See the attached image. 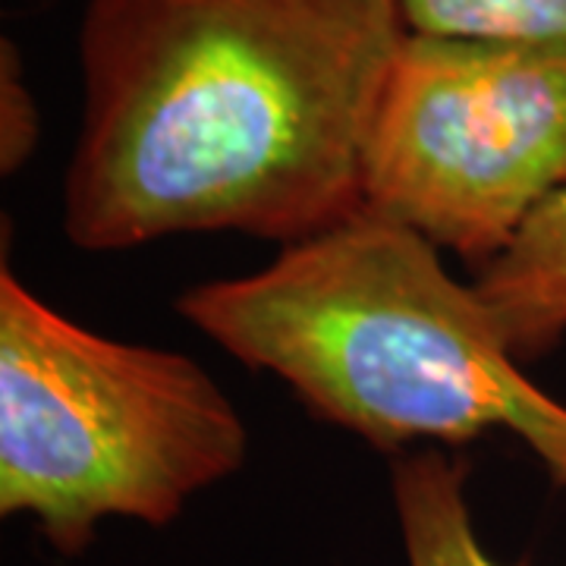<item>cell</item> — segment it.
Instances as JSON below:
<instances>
[{"instance_id":"obj_4","label":"cell","mask_w":566,"mask_h":566,"mask_svg":"<svg viewBox=\"0 0 566 566\" xmlns=\"http://www.w3.org/2000/svg\"><path fill=\"white\" fill-rule=\"evenodd\" d=\"M566 189V44L409 32L363 164V208L475 271Z\"/></svg>"},{"instance_id":"obj_3","label":"cell","mask_w":566,"mask_h":566,"mask_svg":"<svg viewBox=\"0 0 566 566\" xmlns=\"http://www.w3.org/2000/svg\"><path fill=\"white\" fill-rule=\"evenodd\" d=\"M245 457L249 428L205 365L98 334L0 268L3 516L80 557L104 520L170 526Z\"/></svg>"},{"instance_id":"obj_6","label":"cell","mask_w":566,"mask_h":566,"mask_svg":"<svg viewBox=\"0 0 566 566\" xmlns=\"http://www.w3.org/2000/svg\"><path fill=\"white\" fill-rule=\"evenodd\" d=\"M469 463L441 447L406 450L390 460V494L409 566L497 564L472 523Z\"/></svg>"},{"instance_id":"obj_2","label":"cell","mask_w":566,"mask_h":566,"mask_svg":"<svg viewBox=\"0 0 566 566\" xmlns=\"http://www.w3.org/2000/svg\"><path fill=\"white\" fill-rule=\"evenodd\" d=\"M177 312L381 453L504 431L566 488V403L528 381L475 283L385 214L363 208L252 274L196 283Z\"/></svg>"},{"instance_id":"obj_5","label":"cell","mask_w":566,"mask_h":566,"mask_svg":"<svg viewBox=\"0 0 566 566\" xmlns=\"http://www.w3.org/2000/svg\"><path fill=\"white\" fill-rule=\"evenodd\" d=\"M475 274L472 283L520 363H538L564 344L566 189L551 196L516 240Z\"/></svg>"},{"instance_id":"obj_1","label":"cell","mask_w":566,"mask_h":566,"mask_svg":"<svg viewBox=\"0 0 566 566\" xmlns=\"http://www.w3.org/2000/svg\"><path fill=\"white\" fill-rule=\"evenodd\" d=\"M400 0H88L61 223L82 252L293 245L363 211Z\"/></svg>"},{"instance_id":"obj_7","label":"cell","mask_w":566,"mask_h":566,"mask_svg":"<svg viewBox=\"0 0 566 566\" xmlns=\"http://www.w3.org/2000/svg\"><path fill=\"white\" fill-rule=\"evenodd\" d=\"M409 32L566 44V0H400Z\"/></svg>"},{"instance_id":"obj_8","label":"cell","mask_w":566,"mask_h":566,"mask_svg":"<svg viewBox=\"0 0 566 566\" xmlns=\"http://www.w3.org/2000/svg\"><path fill=\"white\" fill-rule=\"evenodd\" d=\"M41 139V114L32 88L22 76L17 44L3 39L0 44V170L3 177L20 174L35 155Z\"/></svg>"}]
</instances>
